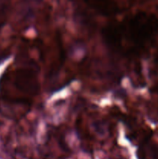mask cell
<instances>
[{"label": "cell", "instance_id": "obj_1", "mask_svg": "<svg viewBox=\"0 0 158 159\" xmlns=\"http://www.w3.org/2000/svg\"><path fill=\"white\" fill-rule=\"evenodd\" d=\"M158 35V18L152 13L139 12L113 22L103 30L105 45L115 54L136 57L142 54Z\"/></svg>", "mask_w": 158, "mask_h": 159}, {"label": "cell", "instance_id": "obj_2", "mask_svg": "<svg viewBox=\"0 0 158 159\" xmlns=\"http://www.w3.org/2000/svg\"><path fill=\"white\" fill-rule=\"evenodd\" d=\"M86 5L90 9L104 16H111L112 14L117 13L119 11V6L115 2H86Z\"/></svg>", "mask_w": 158, "mask_h": 159}]
</instances>
